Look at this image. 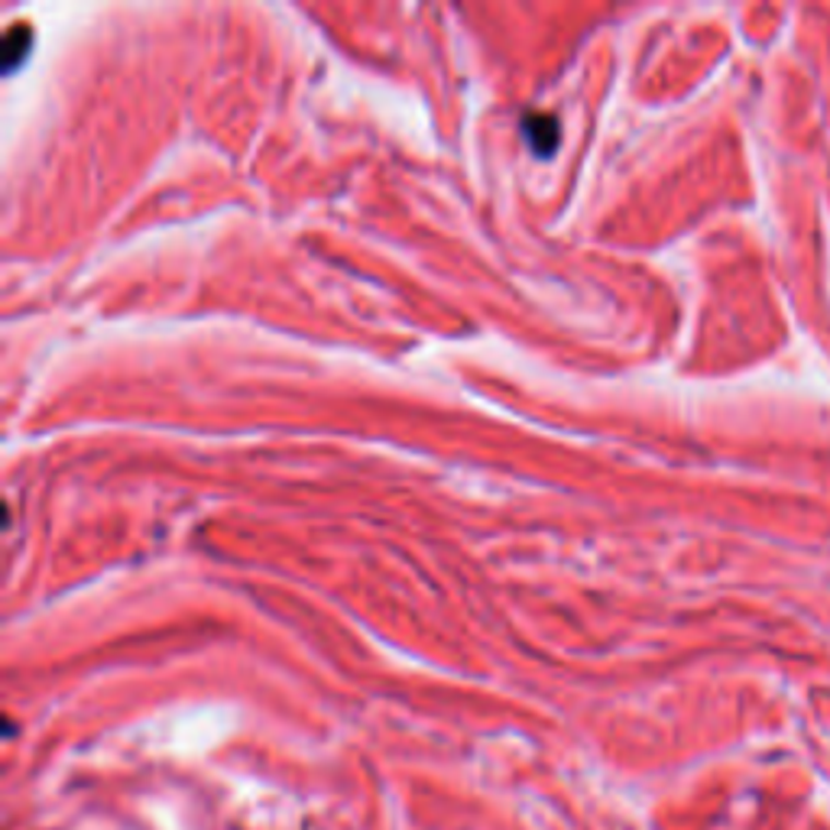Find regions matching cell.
<instances>
[{
  "label": "cell",
  "instance_id": "cell-1",
  "mask_svg": "<svg viewBox=\"0 0 830 830\" xmlns=\"http://www.w3.org/2000/svg\"><path fill=\"white\" fill-rule=\"evenodd\" d=\"M526 137L533 140L536 153L549 156L554 147H558V120L552 114H533L526 117Z\"/></svg>",
  "mask_w": 830,
  "mask_h": 830
}]
</instances>
